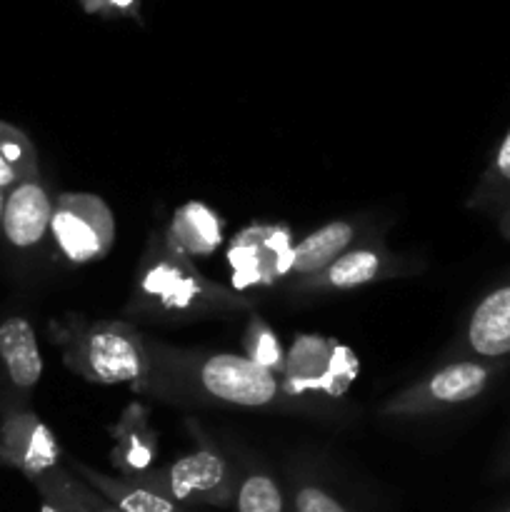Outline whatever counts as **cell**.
<instances>
[{
    "mask_svg": "<svg viewBox=\"0 0 510 512\" xmlns=\"http://www.w3.org/2000/svg\"><path fill=\"white\" fill-rule=\"evenodd\" d=\"M3 210H5V190H0V228H3Z\"/></svg>",
    "mask_w": 510,
    "mask_h": 512,
    "instance_id": "obj_27",
    "label": "cell"
},
{
    "mask_svg": "<svg viewBox=\"0 0 510 512\" xmlns=\"http://www.w3.org/2000/svg\"><path fill=\"white\" fill-rule=\"evenodd\" d=\"M220 240H223V220L203 203H185L183 208L175 210L163 233V243L190 260L215 253Z\"/></svg>",
    "mask_w": 510,
    "mask_h": 512,
    "instance_id": "obj_15",
    "label": "cell"
},
{
    "mask_svg": "<svg viewBox=\"0 0 510 512\" xmlns=\"http://www.w3.org/2000/svg\"><path fill=\"white\" fill-rule=\"evenodd\" d=\"M498 230H500V235H503V238L510 243V205L498 215Z\"/></svg>",
    "mask_w": 510,
    "mask_h": 512,
    "instance_id": "obj_25",
    "label": "cell"
},
{
    "mask_svg": "<svg viewBox=\"0 0 510 512\" xmlns=\"http://www.w3.org/2000/svg\"><path fill=\"white\" fill-rule=\"evenodd\" d=\"M500 373V363L483 358L450 360L423 380L400 390L380 408L388 418H420V415L445 413L478 400Z\"/></svg>",
    "mask_w": 510,
    "mask_h": 512,
    "instance_id": "obj_5",
    "label": "cell"
},
{
    "mask_svg": "<svg viewBox=\"0 0 510 512\" xmlns=\"http://www.w3.org/2000/svg\"><path fill=\"white\" fill-rule=\"evenodd\" d=\"M413 270V260L390 253L383 240L368 235L358 245L345 250L340 258H335L320 273L303 280H293V293H348V290L365 288V285L380 283V280L400 278V275L413 273Z\"/></svg>",
    "mask_w": 510,
    "mask_h": 512,
    "instance_id": "obj_7",
    "label": "cell"
},
{
    "mask_svg": "<svg viewBox=\"0 0 510 512\" xmlns=\"http://www.w3.org/2000/svg\"><path fill=\"white\" fill-rule=\"evenodd\" d=\"M53 198L48 188L40 180V173L28 175L20 183L5 193V210H3V228L13 248L30 250L43 243L45 235L50 233V220H53Z\"/></svg>",
    "mask_w": 510,
    "mask_h": 512,
    "instance_id": "obj_12",
    "label": "cell"
},
{
    "mask_svg": "<svg viewBox=\"0 0 510 512\" xmlns=\"http://www.w3.org/2000/svg\"><path fill=\"white\" fill-rule=\"evenodd\" d=\"M510 205V128L468 198L470 210L500 215Z\"/></svg>",
    "mask_w": 510,
    "mask_h": 512,
    "instance_id": "obj_19",
    "label": "cell"
},
{
    "mask_svg": "<svg viewBox=\"0 0 510 512\" xmlns=\"http://www.w3.org/2000/svg\"><path fill=\"white\" fill-rule=\"evenodd\" d=\"M458 353L503 363L510 358V275L470 308L458 338Z\"/></svg>",
    "mask_w": 510,
    "mask_h": 512,
    "instance_id": "obj_11",
    "label": "cell"
},
{
    "mask_svg": "<svg viewBox=\"0 0 510 512\" xmlns=\"http://www.w3.org/2000/svg\"><path fill=\"white\" fill-rule=\"evenodd\" d=\"M293 240L285 225H250L240 230L228 248V265L238 293L270 288L290 278Z\"/></svg>",
    "mask_w": 510,
    "mask_h": 512,
    "instance_id": "obj_8",
    "label": "cell"
},
{
    "mask_svg": "<svg viewBox=\"0 0 510 512\" xmlns=\"http://www.w3.org/2000/svg\"><path fill=\"white\" fill-rule=\"evenodd\" d=\"M0 363L10 385L20 393H30L40 383L43 355L33 325L23 315H10L0 323Z\"/></svg>",
    "mask_w": 510,
    "mask_h": 512,
    "instance_id": "obj_14",
    "label": "cell"
},
{
    "mask_svg": "<svg viewBox=\"0 0 510 512\" xmlns=\"http://www.w3.org/2000/svg\"><path fill=\"white\" fill-rule=\"evenodd\" d=\"M188 428L193 438L198 440V448L193 453L183 455L165 468L145 470L130 480L150 490H158L165 498L180 505L195 503L225 508L235 500V488H238L235 473L230 470L223 453L215 448L213 440L200 430L198 423L188 420Z\"/></svg>",
    "mask_w": 510,
    "mask_h": 512,
    "instance_id": "obj_4",
    "label": "cell"
},
{
    "mask_svg": "<svg viewBox=\"0 0 510 512\" xmlns=\"http://www.w3.org/2000/svg\"><path fill=\"white\" fill-rule=\"evenodd\" d=\"M33 485L40 493V500H48L60 512H123L105 495H100L93 485L78 478L73 470H65L63 465L45 473Z\"/></svg>",
    "mask_w": 510,
    "mask_h": 512,
    "instance_id": "obj_18",
    "label": "cell"
},
{
    "mask_svg": "<svg viewBox=\"0 0 510 512\" xmlns=\"http://www.w3.org/2000/svg\"><path fill=\"white\" fill-rule=\"evenodd\" d=\"M50 235L68 263H93L113 248L115 215L100 195L63 193L55 200Z\"/></svg>",
    "mask_w": 510,
    "mask_h": 512,
    "instance_id": "obj_6",
    "label": "cell"
},
{
    "mask_svg": "<svg viewBox=\"0 0 510 512\" xmlns=\"http://www.w3.org/2000/svg\"><path fill=\"white\" fill-rule=\"evenodd\" d=\"M505 468H508V470H510V455H508V463H505Z\"/></svg>",
    "mask_w": 510,
    "mask_h": 512,
    "instance_id": "obj_28",
    "label": "cell"
},
{
    "mask_svg": "<svg viewBox=\"0 0 510 512\" xmlns=\"http://www.w3.org/2000/svg\"><path fill=\"white\" fill-rule=\"evenodd\" d=\"M40 512H60V510L55 508L53 503H48V500H43V503H40Z\"/></svg>",
    "mask_w": 510,
    "mask_h": 512,
    "instance_id": "obj_26",
    "label": "cell"
},
{
    "mask_svg": "<svg viewBox=\"0 0 510 512\" xmlns=\"http://www.w3.org/2000/svg\"><path fill=\"white\" fill-rule=\"evenodd\" d=\"M293 510L295 512H348L335 495L323 490L315 483H303L293 493Z\"/></svg>",
    "mask_w": 510,
    "mask_h": 512,
    "instance_id": "obj_23",
    "label": "cell"
},
{
    "mask_svg": "<svg viewBox=\"0 0 510 512\" xmlns=\"http://www.w3.org/2000/svg\"><path fill=\"white\" fill-rule=\"evenodd\" d=\"M235 508L238 512H283V493L268 473L253 470L235 488Z\"/></svg>",
    "mask_w": 510,
    "mask_h": 512,
    "instance_id": "obj_22",
    "label": "cell"
},
{
    "mask_svg": "<svg viewBox=\"0 0 510 512\" xmlns=\"http://www.w3.org/2000/svg\"><path fill=\"white\" fill-rule=\"evenodd\" d=\"M125 310L140 318L188 323L250 313L253 303L238 290L205 278L193 260L163 243V235H153L140 258Z\"/></svg>",
    "mask_w": 510,
    "mask_h": 512,
    "instance_id": "obj_2",
    "label": "cell"
},
{
    "mask_svg": "<svg viewBox=\"0 0 510 512\" xmlns=\"http://www.w3.org/2000/svg\"><path fill=\"white\" fill-rule=\"evenodd\" d=\"M355 363L348 350L323 338H300L293 353L285 360V370L280 375L285 395H303L313 390H323L328 395H338L353 380Z\"/></svg>",
    "mask_w": 510,
    "mask_h": 512,
    "instance_id": "obj_10",
    "label": "cell"
},
{
    "mask_svg": "<svg viewBox=\"0 0 510 512\" xmlns=\"http://www.w3.org/2000/svg\"><path fill=\"white\" fill-rule=\"evenodd\" d=\"M505 512H510V510H505Z\"/></svg>",
    "mask_w": 510,
    "mask_h": 512,
    "instance_id": "obj_29",
    "label": "cell"
},
{
    "mask_svg": "<svg viewBox=\"0 0 510 512\" xmlns=\"http://www.w3.org/2000/svg\"><path fill=\"white\" fill-rule=\"evenodd\" d=\"M113 438L115 445L110 460L123 478H135L153 468V460L158 455V438L148 428L145 410L140 405L125 410L120 423L113 428Z\"/></svg>",
    "mask_w": 510,
    "mask_h": 512,
    "instance_id": "obj_16",
    "label": "cell"
},
{
    "mask_svg": "<svg viewBox=\"0 0 510 512\" xmlns=\"http://www.w3.org/2000/svg\"><path fill=\"white\" fill-rule=\"evenodd\" d=\"M53 343L70 373L98 385H130L133 393L148 375L145 335L123 320H83L68 315L50 325Z\"/></svg>",
    "mask_w": 510,
    "mask_h": 512,
    "instance_id": "obj_3",
    "label": "cell"
},
{
    "mask_svg": "<svg viewBox=\"0 0 510 512\" xmlns=\"http://www.w3.org/2000/svg\"><path fill=\"white\" fill-rule=\"evenodd\" d=\"M243 348L250 360H255L258 365L268 368L270 373L283 375L288 355H285L278 335L268 328V323H265L255 310L248 313V323H245L243 330Z\"/></svg>",
    "mask_w": 510,
    "mask_h": 512,
    "instance_id": "obj_21",
    "label": "cell"
},
{
    "mask_svg": "<svg viewBox=\"0 0 510 512\" xmlns=\"http://www.w3.org/2000/svg\"><path fill=\"white\" fill-rule=\"evenodd\" d=\"M365 220L340 218L320 225L318 230L305 235L293 245V260H290V278L303 280L328 268L335 258L365 240Z\"/></svg>",
    "mask_w": 510,
    "mask_h": 512,
    "instance_id": "obj_13",
    "label": "cell"
},
{
    "mask_svg": "<svg viewBox=\"0 0 510 512\" xmlns=\"http://www.w3.org/2000/svg\"><path fill=\"white\" fill-rule=\"evenodd\" d=\"M63 450L53 430L28 408H10L0 418V465L18 470L35 483L60 468Z\"/></svg>",
    "mask_w": 510,
    "mask_h": 512,
    "instance_id": "obj_9",
    "label": "cell"
},
{
    "mask_svg": "<svg viewBox=\"0 0 510 512\" xmlns=\"http://www.w3.org/2000/svg\"><path fill=\"white\" fill-rule=\"evenodd\" d=\"M148 375L138 395L175 405L270 408L283 400V380L248 355L173 348L145 335Z\"/></svg>",
    "mask_w": 510,
    "mask_h": 512,
    "instance_id": "obj_1",
    "label": "cell"
},
{
    "mask_svg": "<svg viewBox=\"0 0 510 512\" xmlns=\"http://www.w3.org/2000/svg\"><path fill=\"white\" fill-rule=\"evenodd\" d=\"M70 470L78 478H83L88 485H93L100 495H105L115 508H120L123 512H188L183 505L165 498L158 490L145 488V485L135 483V480L123 478V475L113 478V475L98 473L90 465L75 463V460L70 463Z\"/></svg>",
    "mask_w": 510,
    "mask_h": 512,
    "instance_id": "obj_17",
    "label": "cell"
},
{
    "mask_svg": "<svg viewBox=\"0 0 510 512\" xmlns=\"http://www.w3.org/2000/svg\"><path fill=\"white\" fill-rule=\"evenodd\" d=\"M90 13L105 15H130L138 13V0H80Z\"/></svg>",
    "mask_w": 510,
    "mask_h": 512,
    "instance_id": "obj_24",
    "label": "cell"
},
{
    "mask_svg": "<svg viewBox=\"0 0 510 512\" xmlns=\"http://www.w3.org/2000/svg\"><path fill=\"white\" fill-rule=\"evenodd\" d=\"M38 173V153L28 135L0 120V190L8 193L15 183Z\"/></svg>",
    "mask_w": 510,
    "mask_h": 512,
    "instance_id": "obj_20",
    "label": "cell"
}]
</instances>
